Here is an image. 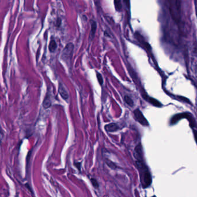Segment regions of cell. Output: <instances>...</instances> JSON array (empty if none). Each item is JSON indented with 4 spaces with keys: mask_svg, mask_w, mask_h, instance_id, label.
<instances>
[{
    "mask_svg": "<svg viewBox=\"0 0 197 197\" xmlns=\"http://www.w3.org/2000/svg\"><path fill=\"white\" fill-rule=\"evenodd\" d=\"M96 28H97V24L96 21L94 20H91V30L90 34V38L91 39L94 38L96 31Z\"/></svg>",
    "mask_w": 197,
    "mask_h": 197,
    "instance_id": "6",
    "label": "cell"
},
{
    "mask_svg": "<svg viewBox=\"0 0 197 197\" xmlns=\"http://www.w3.org/2000/svg\"><path fill=\"white\" fill-rule=\"evenodd\" d=\"M91 180V184L92 185L94 186V187L96 189L98 188L99 187V184H98V183L97 181V180L95 178H91L90 179Z\"/></svg>",
    "mask_w": 197,
    "mask_h": 197,
    "instance_id": "11",
    "label": "cell"
},
{
    "mask_svg": "<svg viewBox=\"0 0 197 197\" xmlns=\"http://www.w3.org/2000/svg\"><path fill=\"white\" fill-rule=\"evenodd\" d=\"M57 48V45L56 42L54 40H51L50 42L49 46L50 51L51 52H54L56 50Z\"/></svg>",
    "mask_w": 197,
    "mask_h": 197,
    "instance_id": "7",
    "label": "cell"
},
{
    "mask_svg": "<svg viewBox=\"0 0 197 197\" xmlns=\"http://www.w3.org/2000/svg\"><path fill=\"white\" fill-rule=\"evenodd\" d=\"M153 197H155V196H153Z\"/></svg>",
    "mask_w": 197,
    "mask_h": 197,
    "instance_id": "14",
    "label": "cell"
},
{
    "mask_svg": "<svg viewBox=\"0 0 197 197\" xmlns=\"http://www.w3.org/2000/svg\"><path fill=\"white\" fill-rule=\"evenodd\" d=\"M114 4H115V7L116 10L118 12H120L122 9V4L121 2L120 1H114Z\"/></svg>",
    "mask_w": 197,
    "mask_h": 197,
    "instance_id": "10",
    "label": "cell"
},
{
    "mask_svg": "<svg viewBox=\"0 0 197 197\" xmlns=\"http://www.w3.org/2000/svg\"><path fill=\"white\" fill-rule=\"evenodd\" d=\"M134 153L136 166L139 172L141 186L144 188H148L152 184V179L148 166L144 160L142 147L141 143H138L135 147Z\"/></svg>",
    "mask_w": 197,
    "mask_h": 197,
    "instance_id": "1",
    "label": "cell"
},
{
    "mask_svg": "<svg viewBox=\"0 0 197 197\" xmlns=\"http://www.w3.org/2000/svg\"><path fill=\"white\" fill-rule=\"evenodd\" d=\"M43 107H45V109L49 108L51 107V100H50L49 97H46V98H45V100L43 101Z\"/></svg>",
    "mask_w": 197,
    "mask_h": 197,
    "instance_id": "8",
    "label": "cell"
},
{
    "mask_svg": "<svg viewBox=\"0 0 197 197\" xmlns=\"http://www.w3.org/2000/svg\"><path fill=\"white\" fill-rule=\"evenodd\" d=\"M58 91L62 98L64 100H67L69 98V94L66 89L65 87L64 86V85L62 83L59 84V88H58Z\"/></svg>",
    "mask_w": 197,
    "mask_h": 197,
    "instance_id": "4",
    "label": "cell"
},
{
    "mask_svg": "<svg viewBox=\"0 0 197 197\" xmlns=\"http://www.w3.org/2000/svg\"><path fill=\"white\" fill-rule=\"evenodd\" d=\"M134 115L135 120L141 125L144 126H148L149 125L147 120L144 116L142 113L139 109H136L134 110Z\"/></svg>",
    "mask_w": 197,
    "mask_h": 197,
    "instance_id": "3",
    "label": "cell"
},
{
    "mask_svg": "<svg viewBox=\"0 0 197 197\" xmlns=\"http://www.w3.org/2000/svg\"><path fill=\"white\" fill-rule=\"evenodd\" d=\"M124 99H125V101L126 103L128 105H129L130 107H133V105H134V102H133V100L131 99L129 96L125 95V97H124Z\"/></svg>",
    "mask_w": 197,
    "mask_h": 197,
    "instance_id": "9",
    "label": "cell"
},
{
    "mask_svg": "<svg viewBox=\"0 0 197 197\" xmlns=\"http://www.w3.org/2000/svg\"><path fill=\"white\" fill-rule=\"evenodd\" d=\"M195 136H196V141H197V135H195Z\"/></svg>",
    "mask_w": 197,
    "mask_h": 197,
    "instance_id": "13",
    "label": "cell"
},
{
    "mask_svg": "<svg viewBox=\"0 0 197 197\" xmlns=\"http://www.w3.org/2000/svg\"><path fill=\"white\" fill-rule=\"evenodd\" d=\"M96 76H97V78H98V82L100 83V85H102L103 83V77L101 76V75L100 73H98V72H96Z\"/></svg>",
    "mask_w": 197,
    "mask_h": 197,
    "instance_id": "12",
    "label": "cell"
},
{
    "mask_svg": "<svg viewBox=\"0 0 197 197\" xmlns=\"http://www.w3.org/2000/svg\"><path fill=\"white\" fill-rule=\"evenodd\" d=\"M119 129V127L116 123H110L105 126V129L108 132H115Z\"/></svg>",
    "mask_w": 197,
    "mask_h": 197,
    "instance_id": "5",
    "label": "cell"
},
{
    "mask_svg": "<svg viewBox=\"0 0 197 197\" xmlns=\"http://www.w3.org/2000/svg\"><path fill=\"white\" fill-rule=\"evenodd\" d=\"M74 49V45L72 43H68L64 48L61 54V58L66 62L70 61Z\"/></svg>",
    "mask_w": 197,
    "mask_h": 197,
    "instance_id": "2",
    "label": "cell"
}]
</instances>
